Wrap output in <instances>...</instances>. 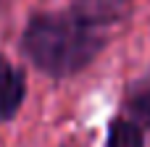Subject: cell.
<instances>
[{"mask_svg":"<svg viewBox=\"0 0 150 147\" xmlns=\"http://www.w3.org/2000/svg\"><path fill=\"white\" fill-rule=\"evenodd\" d=\"M129 113L142 124V126H150V82L142 84L140 89H134L129 95ZM134 121V124H137Z\"/></svg>","mask_w":150,"mask_h":147,"instance_id":"5","label":"cell"},{"mask_svg":"<svg viewBox=\"0 0 150 147\" xmlns=\"http://www.w3.org/2000/svg\"><path fill=\"white\" fill-rule=\"evenodd\" d=\"M24 100V79L21 74L0 58V118H11Z\"/></svg>","mask_w":150,"mask_h":147,"instance_id":"3","label":"cell"},{"mask_svg":"<svg viewBox=\"0 0 150 147\" xmlns=\"http://www.w3.org/2000/svg\"><path fill=\"white\" fill-rule=\"evenodd\" d=\"M108 147H142V132L134 121L116 118L108 134Z\"/></svg>","mask_w":150,"mask_h":147,"instance_id":"4","label":"cell"},{"mask_svg":"<svg viewBox=\"0 0 150 147\" xmlns=\"http://www.w3.org/2000/svg\"><path fill=\"white\" fill-rule=\"evenodd\" d=\"M132 8V0H74V16L87 26H105L121 21Z\"/></svg>","mask_w":150,"mask_h":147,"instance_id":"2","label":"cell"},{"mask_svg":"<svg viewBox=\"0 0 150 147\" xmlns=\"http://www.w3.org/2000/svg\"><path fill=\"white\" fill-rule=\"evenodd\" d=\"M21 47L45 74L69 76L82 71L100 53L103 37L74 13H40L26 24Z\"/></svg>","mask_w":150,"mask_h":147,"instance_id":"1","label":"cell"}]
</instances>
